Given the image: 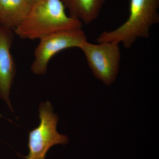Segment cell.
<instances>
[{
  "label": "cell",
  "mask_w": 159,
  "mask_h": 159,
  "mask_svg": "<svg viewBox=\"0 0 159 159\" xmlns=\"http://www.w3.org/2000/svg\"><path fill=\"white\" fill-rule=\"evenodd\" d=\"M65 9L61 0H39L15 32L21 38L40 39L57 31L82 29V23L68 16Z\"/></svg>",
  "instance_id": "cell-1"
},
{
  "label": "cell",
  "mask_w": 159,
  "mask_h": 159,
  "mask_svg": "<svg viewBox=\"0 0 159 159\" xmlns=\"http://www.w3.org/2000/svg\"><path fill=\"white\" fill-rule=\"evenodd\" d=\"M70 16L89 24L99 16L105 0H61Z\"/></svg>",
  "instance_id": "cell-8"
},
{
  "label": "cell",
  "mask_w": 159,
  "mask_h": 159,
  "mask_svg": "<svg viewBox=\"0 0 159 159\" xmlns=\"http://www.w3.org/2000/svg\"><path fill=\"white\" fill-rule=\"evenodd\" d=\"M80 48L95 77L106 85L114 82L119 73L121 57L119 43L105 42L95 44L86 41Z\"/></svg>",
  "instance_id": "cell-4"
},
{
  "label": "cell",
  "mask_w": 159,
  "mask_h": 159,
  "mask_svg": "<svg viewBox=\"0 0 159 159\" xmlns=\"http://www.w3.org/2000/svg\"><path fill=\"white\" fill-rule=\"evenodd\" d=\"M31 6L28 0H0V25L15 29L25 20Z\"/></svg>",
  "instance_id": "cell-7"
},
{
  "label": "cell",
  "mask_w": 159,
  "mask_h": 159,
  "mask_svg": "<svg viewBox=\"0 0 159 159\" xmlns=\"http://www.w3.org/2000/svg\"><path fill=\"white\" fill-rule=\"evenodd\" d=\"M34 52L31 66L32 72L43 75L52 57L60 51L72 48H80L87 41L82 29L57 31L40 39Z\"/></svg>",
  "instance_id": "cell-5"
},
{
  "label": "cell",
  "mask_w": 159,
  "mask_h": 159,
  "mask_svg": "<svg viewBox=\"0 0 159 159\" xmlns=\"http://www.w3.org/2000/svg\"><path fill=\"white\" fill-rule=\"evenodd\" d=\"M159 0H130L128 20L116 30L104 31L97 38L98 43H122L129 49L138 38H148L150 28L159 22Z\"/></svg>",
  "instance_id": "cell-2"
},
{
  "label": "cell",
  "mask_w": 159,
  "mask_h": 159,
  "mask_svg": "<svg viewBox=\"0 0 159 159\" xmlns=\"http://www.w3.org/2000/svg\"><path fill=\"white\" fill-rule=\"evenodd\" d=\"M39 112V125L29 134V153L24 157L25 159H45L51 147L57 144L65 145L69 142L66 136L57 132L58 117L53 113L51 102L48 100L41 103Z\"/></svg>",
  "instance_id": "cell-3"
},
{
  "label": "cell",
  "mask_w": 159,
  "mask_h": 159,
  "mask_svg": "<svg viewBox=\"0 0 159 159\" xmlns=\"http://www.w3.org/2000/svg\"><path fill=\"white\" fill-rule=\"evenodd\" d=\"M12 40L11 29L0 25V98L6 101L11 110L9 94L16 72L10 51Z\"/></svg>",
  "instance_id": "cell-6"
},
{
  "label": "cell",
  "mask_w": 159,
  "mask_h": 159,
  "mask_svg": "<svg viewBox=\"0 0 159 159\" xmlns=\"http://www.w3.org/2000/svg\"><path fill=\"white\" fill-rule=\"evenodd\" d=\"M28 1H29V3L31 4V6L39 0H28Z\"/></svg>",
  "instance_id": "cell-9"
}]
</instances>
